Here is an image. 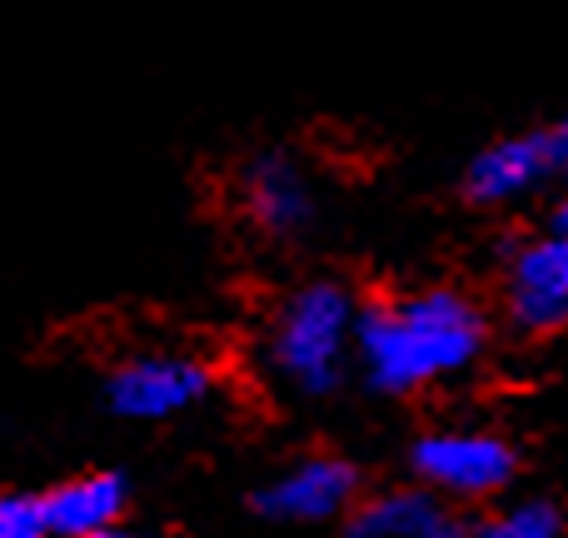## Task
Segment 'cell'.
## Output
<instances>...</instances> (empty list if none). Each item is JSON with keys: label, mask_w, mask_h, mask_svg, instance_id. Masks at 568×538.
<instances>
[{"label": "cell", "mask_w": 568, "mask_h": 538, "mask_svg": "<svg viewBox=\"0 0 568 538\" xmlns=\"http://www.w3.org/2000/svg\"><path fill=\"white\" fill-rule=\"evenodd\" d=\"M484 344H489V314L449 284L384 294L354 314V369L374 394L389 399H409L474 369Z\"/></svg>", "instance_id": "6da1fadb"}, {"label": "cell", "mask_w": 568, "mask_h": 538, "mask_svg": "<svg viewBox=\"0 0 568 538\" xmlns=\"http://www.w3.org/2000/svg\"><path fill=\"white\" fill-rule=\"evenodd\" d=\"M354 314L359 300L339 280L294 284L265 324L270 374L300 399L339 394L354 369Z\"/></svg>", "instance_id": "7a4b0ae2"}, {"label": "cell", "mask_w": 568, "mask_h": 538, "mask_svg": "<svg viewBox=\"0 0 568 538\" xmlns=\"http://www.w3.org/2000/svg\"><path fill=\"white\" fill-rule=\"evenodd\" d=\"M409 469L439 499L484 504L519 479V449L489 429H429L414 439Z\"/></svg>", "instance_id": "3957f363"}, {"label": "cell", "mask_w": 568, "mask_h": 538, "mask_svg": "<svg viewBox=\"0 0 568 538\" xmlns=\"http://www.w3.org/2000/svg\"><path fill=\"white\" fill-rule=\"evenodd\" d=\"M220 374L205 354L190 349H135L105 374V404L120 419H175L215 394Z\"/></svg>", "instance_id": "277c9868"}, {"label": "cell", "mask_w": 568, "mask_h": 538, "mask_svg": "<svg viewBox=\"0 0 568 538\" xmlns=\"http://www.w3.org/2000/svg\"><path fill=\"white\" fill-rule=\"evenodd\" d=\"M504 314L519 334L568 329V195L554 205L549 230L509 250Z\"/></svg>", "instance_id": "5b68a950"}, {"label": "cell", "mask_w": 568, "mask_h": 538, "mask_svg": "<svg viewBox=\"0 0 568 538\" xmlns=\"http://www.w3.org/2000/svg\"><path fill=\"white\" fill-rule=\"evenodd\" d=\"M235 205L255 235L290 245V240L310 235L314 215H320V195L314 180L290 150H260L240 165L235 175Z\"/></svg>", "instance_id": "8992f818"}, {"label": "cell", "mask_w": 568, "mask_h": 538, "mask_svg": "<svg viewBox=\"0 0 568 538\" xmlns=\"http://www.w3.org/2000/svg\"><path fill=\"white\" fill-rule=\"evenodd\" d=\"M359 469L334 454H304V459L284 464L275 479H265L250 494V509L270 524H329L349 519L359 504Z\"/></svg>", "instance_id": "52a82bcc"}, {"label": "cell", "mask_w": 568, "mask_h": 538, "mask_svg": "<svg viewBox=\"0 0 568 538\" xmlns=\"http://www.w3.org/2000/svg\"><path fill=\"white\" fill-rule=\"evenodd\" d=\"M349 538H469V524L449 499L434 489L414 484V489H389L369 494L349 509L344 519Z\"/></svg>", "instance_id": "ba28073f"}, {"label": "cell", "mask_w": 568, "mask_h": 538, "mask_svg": "<svg viewBox=\"0 0 568 538\" xmlns=\"http://www.w3.org/2000/svg\"><path fill=\"white\" fill-rule=\"evenodd\" d=\"M549 175H554V160H549L544 130H534V135H504L469 160L464 195H469V205H484V210L514 205V200L534 195Z\"/></svg>", "instance_id": "9c48e42d"}, {"label": "cell", "mask_w": 568, "mask_h": 538, "mask_svg": "<svg viewBox=\"0 0 568 538\" xmlns=\"http://www.w3.org/2000/svg\"><path fill=\"white\" fill-rule=\"evenodd\" d=\"M40 514H45L50 538H85L100 529H115L130 514V479L120 469L70 474V479L50 484L40 494Z\"/></svg>", "instance_id": "30bf717a"}, {"label": "cell", "mask_w": 568, "mask_h": 538, "mask_svg": "<svg viewBox=\"0 0 568 538\" xmlns=\"http://www.w3.org/2000/svg\"><path fill=\"white\" fill-rule=\"evenodd\" d=\"M568 514L559 499H514L469 524V538H564Z\"/></svg>", "instance_id": "8fae6325"}, {"label": "cell", "mask_w": 568, "mask_h": 538, "mask_svg": "<svg viewBox=\"0 0 568 538\" xmlns=\"http://www.w3.org/2000/svg\"><path fill=\"white\" fill-rule=\"evenodd\" d=\"M0 538H50L45 514H40V494H0Z\"/></svg>", "instance_id": "7c38bea8"}, {"label": "cell", "mask_w": 568, "mask_h": 538, "mask_svg": "<svg viewBox=\"0 0 568 538\" xmlns=\"http://www.w3.org/2000/svg\"><path fill=\"white\" fill-rule=\"evenodd\" d=\"M544 140H549V160H554V175H568V115L559 120L554 130H544Z\"/></svg>", "instance_id": "4fadbf2b"}, {"label": "cell", "mask_w": 568, "mask_h": 538, "mask_svg": "<svg viewBox=\"0 0 568 538\" xmlns=\"http://www.w3.org/2000/svg\"><path fill=\"white\" fill-rule=\"evenodd\" d=\"M125 538H155V534H135V529H125Z\"/></svg>", "instance_id": "5bb4252c"}]
</instances>
